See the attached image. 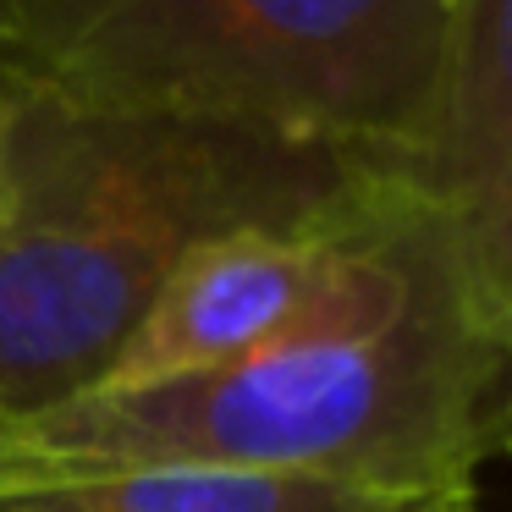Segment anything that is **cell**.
Instances as JSON below:
<instances>
[{"label": "cell", "instance_id": "obj_4", "mask_svg": "<svg viewBox=\"0 0 512 512\" xmlns=\"http://www.w3.org/2000/svg\"><path fill=\"white\" fill-rule=\"evenodd\" d=\"M408 188L512 347V0H457L430 138Z\"/></svg>", "mask_w": 512, "mask_h": 512}, {"label": "cell", "instance_id": "obj_3", "mask_svg": "<svg viewBox=\"0 0 512 512\" xmlns=\"http://www.w3.org/2000/svg\"><path fill=\"white\" fill-rule=\"evenodd\" d=\"M457 0H12L0 72L78 111L342 149L408 182Z\"/></svg>", "mask_w": 512, "mask_h": 512}, {"label": "cell", "instance_id": "obj_6", "mask_svg": "<svg viewBox=\"0 0 512 512\" xmlns=\"http://www.w3.org/2000/svg\"><path fill=\"white\" fill-rule=\"evenodd\" d=\"M507 424H512V347H507Z\"/></svg>", "mask_w": 512, "mask_h": 512}, {"label": "cell", "instance_id": "obj_5", "mask_svg": "<svg viewBox=\"0 0 512 512\" xmlns=\"http://www.w3.org/2000/svg\"><path fill=\"white\" fill-rule=\"evenodd\" d=\"M0 512H485L479 490H386L226 463H138L0 490Z\"/></svg>", "mask_w": 512, "mask_h": 512}, {"label": "cell", "instance_id": "obj_1", "mask_svg": "<svg viewBox=\"0 0 512 512\" xmlns=\"http://www.w3.org/2000/svg\"><path fill=\"white\" fill-rule=\"evenodd\" d=\"M397 182L342 149L78 111L0 72V419L89 391L199 243L331 221Z\"/></svg>", "mask_w": 512, "mask_h": 512}, {"label": "cell", "instance_id": "obj_2", "mask_svg": "<svg viewBox=\"0 0 512 512\" xmlns=\"http://www.w3.org/2000/svg\"><path fill=\"white\" fill-rule=\"evenodd\" d=\"M507 336L463 270L369 320H331L232 364L89 386L0 419V490L138 463H226L386 490H474L507 446Z\"/></svg>", "mask_w": 512, "mask_h": 512}, {"label": "cell", "instance_id": "obj_7", "mask_svg": "<svg viewBox=\"0 0 512 512\" xmlns=\"http://www.w3.org/2000/svg\"><path fill=\"white\" fill-rule=\"evenodd\" d=\"M6 6H12V0H0V39H6Z\"/></svg>", "mask_w": 512, "mask_h": 512}]
</instances>
